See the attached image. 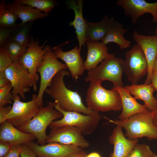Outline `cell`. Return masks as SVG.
Masks as SVG:
<instances>
[{"label": "cell", "mask_w": 157, "mask_h": 157, "mask_svg": "<svg viewBox=\"0 0 157 157\" xmlns=\"http://www.w3.org/2000/svg\"><path fill=\"white\" fill-rule=\"evenodd\" d=\"M70 74V72L65 69L59 72L53 78L45 92L54 100L55 104H57L64 110L100 117L98 112L90 110L84 105L81 97L77 92L66 87L64 77Z\"/></svg>", "instance_id": "6da1fadb"}, {"label": "cell", "mask_w": 157, "mask_h": 157, "mask_svg": "<svg viewBox=\"0 0 157 157\" xmlns=\"http://www.w3.org/2000/svg\"><path fill=\"white\" fill-rule=\"evenodd\" d=\"M90 82L85 98L89 109L98 113L122 109L121 97L117 89L113 87L110 90L106 89L100 81Z\"/></svg>", "instance_id": "7a4b0ae2"}, {"label": "cell", "mask_w": 157, "mask_h": 157, "mask_svg": "<svg viewBox=\"0 0 157 157\" xmlns=\"http://www.w3.org/2000/svg\"><path fill=\"white\" fill-rule=\"evenodd\" d=\"M108 121L123 128L126 137L130 140L144 137L149 140L157 139V128L153 121L152 111L148 110L144 113H138L126 119L113 120L104 117Z\"/></svg>", "instance_id": "3957f363"}, {"label": "cell", "mask_w": 157, "mask_h": 157, "mask_svg": "<svg viewBox=\"0 0 157 157\" xmlns=\"http://www.w3.org/2000/svg\"><path fill=\"white\" fill-rule=\"evenodd\" d=\"M46 106L40 108L34 117L26 124L17 128L21 131L34 135L39 145H45L47 127L55 120L62 118L63 114L55 108L53 103L48 102Z\"/></svg>", "instance_id": "277c9868"}, {"label": "cell", "mask_w": 157, "mask_h": 157, "mask_svg": "<svg viewBox=\"0 0 157 157\" xmlns=\"http://www.w3.org/2000/svg\"><path fill=\"white\" fill-rule=\"evenodd\" d=\"M124 60L116 57L113 54L108 57L98 66L88 71L85 82L104 81L112 82L113 85L123 86L122 77L124 71Z\"/></svg>", "instance_id": "5b68a950"}, {"label": "cell", "mask_w": 157, "mask_h": 157, "mask_svg": "<svg viewBox=\"0 0 157 157\" xmlns=\"http://www.w3.org/2000/svg\"><path fill=\"white\" fill-rule=\"evenodd\" d=\"M55 108L61 113L62 118L52 122L49 125L51 130L65 126H72L79 129L83 135L93 133L99 124L100 117L90 115H84L81 113L66 111L60 109L57 104L53 103Z\"/></svg>", "instance_id": "8992f818"}, {"label": "cell", "mask_w": 157, "mask_h": 157, "mask_svg": "<svg viewBox=\"0 0 157 157\" xmlns=\"http://www.w3.org/2000/svg\"><path fill=\"white\" fill-rule=\"evenodd\" d=\"M67 68L65 64L58 60L51 47L47 50L42 63L37 70V72L40 74V79L37 98V102L40 107L43 106L44 94L49 85L53 78L60 70H66Z\"/></svg>", "instance_id": "52a82bcc"}, {"label": "cell", "mask_w": 157, "mask_h": 157, "mask_svg": "<svg viewBox=\"0 0 157 157\" xmlns=\"http://www.w3.org/2000/svg\"><path fill=\"white\" fill-rule=\"evenodd\" d=\"M47 42V40L45 41L40 46L39 39L37 38L35 40L33 36H31L27 51L19 61V64L27 69L32 76L34 91H37V84L39 78L37 73V68L42 63L46 51L51 47L49 45H46Z\"/></svg>", "instance_id": "ba28073f"}, {"label": "cell", "mask_w": 157, "mask_h": 157, "mask_svg": "<svg viewBox=\"0 0 157 157\" xmlns=\"http://www.w3.org/2000/svg\"><path fill=\"white\" fill-rule=\"evenodd\" d=\"M37 95L35 94L32 95V100L27 102L20 101L19 95L13 98V106L6 117V120L10 122L17 128L27 124L41 107L37 102Z\"/></svg>", "instance_id": "9c48e42d"}, {"label": "cell", "mask_w": 157, "mask_h": 157, "mask_svg": "<svg viewBox=\"0 0 157 157\" xmlns=\"http://www.w3.org/2000/svg\"><path fill=\"white\" fill-rule=\"evenodd\" d=\"M124 72L128 81L136 84L147 75L148 65L144 54L137 44L125 53L124 60Z\"/></svg>", "instance_id": "30bf717a"}, {"label": "cell", "mask_w": 157, "mask_h": 157, "mask_svg": "<svg viewBox=\"0 0 157 157\" xmlns=\"http://www.w3.org/2000/svg\"><path fill=\"white\" fill-rule=\"evenodd\" d=\"M5 72L11 85L13 98L19 95L22 99H25V93L34 85L33 77L28 71L18 62H13Z\"/></svg>", "instance_id": "8fae6325"}, {"label": "cell", "mask_w": 157, "mask_h": 157, "mask_svg": "<svg viewBox=\"0 0 157 157\" xmlns=\"http://www.w3.org/2000/svg\"><path fill=\"white\" fill-rule=\"evenodd\" d=\"M46 143L58 142L73 145L83 149L88 147L90 142L84 138L80 130L74 126H65L51 130Z\"/></svg>", "instance_id": "7c38bea8"}, {"label": "cell", "mask_w": 157, "mask_h": 157, "mask_svg": "<svg viewBox=\"0 0 157 157\" xmlns=\"http://www.w3.org/2000/svg\"><path fill=\"white\" fill-rule=\"evenodd\" d=\"M117 4L124 10L125 16L130 17L133 24L136 23L140 17L147 13L152 15L153 22H157V2L149 3L144 0H118Z\"/></svg>", "instance_id": "4fadbf2b"}, {"label": "cell", "mask_w": 157, "mask_h": 157, "mask_svg": "<svg viewBox=\"0 0 157 157\" xmlns=\"http://www.w3.org/2000/svg\"><path fill=\"white\" fill-rule=\"evenodd\" d=\"M38 156L40 157H65L83 148L74 145L51 142L41 145L34 141L25 144Z\"/></svg>", "instance_id": "5bb4252c"}, {"label": "cell", "mask_w": 157, "mask_h": 157, "mask_svg": "<svg viewBox=\"0 0 157 157\" xmlns=\"http://www.w3.org/2000/svg\"><path fill=\"white\" fill-rule=\"evenodd\" d=\"M133 38L142 51L148 65V73L144 83H151L153 68L157 56V35L147 36L140 34L134 31Z\"/></svg>", "instance_id": "9a60e30c"}, {"label": "cell", "mask_w": 157, "mask_h": 157, "mask_svg": "<svg viewBox=\"0 0 157 157\" xmlns=\"http://www.w3.org/2000/svg\"><path fill=\"white\" fill-rule=\"evenodd\" d=\"M57 58L63 60L68 68L73 78L77 80L82 75L85 70L83 59L81 56L78 48L76 46L73 49L68 51H63L60 46L52 48Z\"/></svg>", "instance_id": "2e32d148"}, {"label": "cell", "mask_w": 157, "mask_h": 157, "mask_svg": "<svg viewBox=\"0 0 157 157\" xmlns=\"http://www.w3.org/2000/svg\"><path fill=\"white\" fill-rule=\"evenodd\" d=\"M66 3L69 8L72 9L74 12V19L69 24L75 29L78 42V49L81 52L82 46L84 47L86 44L87 27L86 19H84L83 14V1L69 0L66 1Z\"/></svg>", "instance_id": "e0dca14e"}, {"label": "cell", "mask_w": 157, "mask_h": 157, "mask_svg": "<svg viewBox=\"0 0 157 157\" xmlns=\"http://www.w3.org/2000/svg\"><path fill=\"white\" fill-rule=\"evenodd\" d=\"M108 141L114 146L113 151L110 157H126L138 143V140L126 138L123 132L122 127L116 125L109 137Z\"/></svg>", "instance_id": "ac0fdd59"}, {"label": "cell", "mask_w": 157, "mask_h": 157, "mask_svg": "<svg viewBox=\"0 0 157 157\" xmlns=\"http://www.w3.org/2000/svg\"><path fill=\"white\" fill-rule=\"evenodd\" d=\"M113 87L117 90L121 98L122 110L118 117L119 120L126 119L132 115L145 112L148 110L144 104L138 103L123 86L113 84Z\"/></svg>", "instance_id": "d6986e66"}, {"label": "cell", "mask_w": 157, "mask_h": 157, "mask_svg": "<svg viewBox=\"0 0 157 157\" xmlns=\"http://www.w3.org/2000/svg\"><path fill=\"white\" fill-rule=\"evenodd\" d=\"M36 139L33 135L21 131L7 120L0 126V141H5L12 146L22 144Z\"/></svg>", "instance_id": "ffe728a7"}, {"label": "cell", "mask_w": 157, "mask_h": 157, "mask_svg": "<svg viewBox=\"0 0 157 157\" xmlns=\"http://www.w3.org/2000/svg\"><path fill=\"white\" fill-rule=\"evenodd\" d=\"M87 48L86 60L83 64L85 70L90 71L97 66L109 56L108 47L101 42H86Z\"/></svg>", "instance_id": "44dd1931"}, {"label": "cell", "mask_w": 157, "mask_h": 157, "mask_svg": "<svg viewBox=\"0 0 157 157\" xmlns=\"http://www.w3.org/2000/svg\"><path fill=\"white\" fill-rule=\"evenodd\" d=\"M124 87L133 95L136 100H142L148 110L153 111L157 110V99L153 96L155 90L151 84H132Z\"/></svg>", "instance_id": "7402d4cb"}, {"label": "cell", "mask_w": 157, "mask_h": 157, "mask_svg": "<svg viewBox=\"0 0 157 157\" xmlns=\"http://www.w3.org/2000/svg\"><path fill=\"white\" fill-rule=\"evenodd\" d=\"M115 20L114 17L109 18L107 15L97 22H90L86 19V42H96L101 41Z\"/></svg>", "instance_id": "603a6c76"}, {"label": "cell", "mask_w": 157, "mask_h": 157, "mask_svg": "<svg viewBox=\"0 0 157 157\" xmlns=\"http://www.w3.org/2000/svg\"><path fill=\"white\" fill-rule=\"evenodd\" d=\"M7 7L13 12L21 20L18 27L27 23L39 19L45 18L49 15L42 12L29 6L17 3L15 1L11 3L6 4Z\"/></svg>", "instance_id": "cb8c5ba5"}, {"label": "cell", "mask_w": 157, "mask_h": 157, "mask_svg": "<svg viewBox=\"0 0 157 157\" xmlns=\"http://www.w3.org/2000/svg\"><path fill=\"white\" fill-rule=\"evenodd\" d=\"M127 31L128 30L124 28L122 23L115 20L101 42L106 45L110 42L116 43L121 49L128 48L131 42L124 37Z\"/></svg>", "instance_id": "d4e9b609"}, {"label": "cell", "mask_w": 157, "mask_h": 157, "mask_svg": "<svg viewBox=\"0 0 157 157\" xmlns=\"http://www.w3.org/2000/svg\"><path fill=\"white\" fill-rule=\"evenodd\" d=\"M3 0L0 3V27L13 28L18 27V24L16 23L19 18L12 10L6 6Z\"/></svg>", "instance_id": "484cf974"}, {"label": "cell", "mask_w": 157, "mask_h": 157, "mask_svg": "<svg viewBox=\"0 0 157 157\" xmlns=\"http://www.w3.org/2000/svg\"><path fill=\"white\" fill-rule=\"evenodd\" d=\"M34 22H29L18 27L9 40L15 41L23 46L27 47L31 37L30 36V33Z\"/></svg>", "instance_id": "4316f807"}, {"label": "cell", "mask_w": 157, "mask_h": 157, "mask_svg": "<svg viewBox=\"0 0 157 157\" xmlns=\"http://www.w3.org/2000/svg\"><path fill=\"white\" fill-rule=\"evenodd\" d=\"M16 2L26 5L48 14L58 4L54 0H16Z\"/></svg>", "instance_id": "83f0119b"}, {"label": "cell", "mask_w": 157, "mask_h": 157, "mask_svg": "<svg viewBox=\"0 0 157 157\" xmlns=\"http://www.w3.org/2000/svg\"><path fill=\"white\" fill-rule=\"evenodd\" d=\"M11 56L13 62H19L20 58L26 51L27 47L23 46L18 42L8 40L3 47Z\"/></svg>", "instance_id": "f1b7e54d"}, {"label": "cell", "mask_w": 157, "mask_h": 157, "mask_svg": "<svg viewBox=\"0 0 157 157\" xmlns=\"http://www.w3.org/2000/svg\"><path fill=\"white\" fill-rule=\"evenodd\" d=\"M153 153L147 145L137 143L126 157H153Z\"/></svg>", "instance_id": "f546056e"}, {"label": "cell", "mask_w": 157, "mask_h": 157, "mask_svg": "<svg viewBox=\"0 0 157 157\" xmlns=\"http://www.w3.org/2000/svg\"><path fill=\"white\" fill-rule=\"evenodd\" d=\"M12 89L11 83L7 86L0 88V107L12 104L13 97L10 92Z\"/></svg>", "instance_id": "4dcf8cb0"}, {"label": "cell", "mask_w": 157, "mask_h": 157, "mask_svg": "<svg viewBox=\"0 0 157 157\" xmlns=\"http://www.w3.org/2000/svg\"><path fill=\"white\" fill-rule=\"evenodd\" d=\"M13 63L11 56L6 49L0 48V72L5 71Z\"/></svg>", "instance_id": "1f68e13d"}, {"label": "cell", "mask_w": 157, "mask_h": 157, "mask_svg": "<svg viewBox=\"0 0 157 157\" xmlns=\"http://www.w3.org/2000/svg\"><path fill=\"white\" fill-rule=\"evenodd\" d=\"M17 28H10L0 27V48L4 47Z\"/></svg>", "instance_id": "d6a6232c"}, {"label": "cell", "mask_w": 157, "mask_h": 157, "mask_svg": "<svg viewBox=\"0 0 157 157\" xmlns=\"http://www.w3.org/2000/svg\"><path fill=\"white\" fill-rule=\"evenodd\" d=\"M22 144L13 145L9 152L3 157H21Z\"/></svg>", "instance_id": "836d02e7"}, {"label": "cell", "mask_w": 157, "mask_h": 157, "mask_svg": "<svg viewBox=\"0 0 157 157\" xmlns=\"http://www.w3.org/2000/svg\"><path fill=\"white\" fill-rule=\"evenodd\" d=\"M12 106L10 105L0 107V124L6 121L7 115L11 110Z\"/></svg>", "instance_id": "e575fe53"}, {"label": "cell", "mask_w": 157, "mask_h": 157, "mask_svg": "<svg viewBox=\"0 0 157 157\" xmlns=\"http://www.w3.org/2000/svg\"><path fill=\"white\" fill-rule=\"evenodd\" d=\"M12 145L5 141H0V157H3L10 149Z\"/></svg>", "instance_id": "d590c367"}, {"label": "cell", "mask_w": 157, "mask_h": 157, "mask_svg": "<svg viewBox=\"0 0 157 157\" xmlns=\"http://www.w3.org/2000/svg\"><path fill=\"white\" fill-rule=\"evenodd\" d=\"M21 157H37L35 154L25 144H22Z\"/></svg>", "instance_id": "8d00e7d4"}, {"label": "cell", "mask_w": 157, "mask_h": 157, "mask_svg": "<svg viewBox=\"0 0 157 157\" xmlns=\"http://www.w3.org/2000/svg\"><path fill=\"white\" fill-rule=\"evenodd\" d=\"M10 83L7 78L5 71L0 72V88L7 86Z\"/></svg>", "instance_id": "74e56055"}, {"label": "cell", "mask_w": 157, "mask_h": 157, "mask_svg": "<svg viewBox=\"0 0 157 157\" xmlns=\"http://www.w3.org/2000/svg\"><path fill=\"white\" fill-rule=\"evenodd\" d=\"M86 152L83 149L81 150L72 153L65 157H87Z\"/></svg>", "instance_id": "f35d334b"}, {"label": "cell", "mask_w": 157, "mask_h": 157, "mask_svg": "<svg viewBox=\"0 0 157 157\" xmlns=\"http://www.w3.org/2000/svg\"><path fill=\"white\" fill-rule=\"evenodd\" d=\"M151 84L155 91L157 92V72L153 73ZM156 96L157 97V94Z\"/></svg>", "instance_id": "ab89813d"}, {"label": "cell", "mask_w": 157, "mask_h": 157, "mask_svg": "<svg viewBox=\"0 0 157 157\" xmlns=\"http://www.w3.org/2000/svg\"><path fill=\"white\" fill-rule=\"evenodd\" d=\"M152 117L153 123L157 128V110L152 111Z\"/></svg>", "instance_id": "60d3db41"}, {"label": "cell", "mask_w": 157, "mask_h": 157, "mask_svg": "<svg viewBox=\"0 0 157 157\" xmlns=\"http://www.w3.org/2000/svg\"><path fill=\"white\" fill-rule=\"evenodd\" d=\"M87 157H101L100 154L97 152H93L88 154Z\"/></svg>", "instance_id": "b9f144b4"}, {"label": "cell", "mask_w": 157, "mask_h": 157, "mask_svg": "<svg viewBox=\"0 0 157 157\" xmlns=\"http://www.w3.org/2000/svg\"><path fill=\"white\" fill-rule=\"evenodd\" d=\"M157 72V56L154 62L153 68V73Z\"/></svg>", "instance_id": "7bdbcfd3"}, {"label": "cell", "mask_w": 157, "mask_h": 157, "mask_svg": "<svg viewBox=\"0 0 157 157\" xmlns=\"http://www.w3.org/2000/svg\"><path fill=\"white\" fill-rule=\"evenodd\" d=\"M153 157H157V155L154 152Z\"/></svg>", "instance_id": "ee69618b"}, {"label": "cell", "mask_w": 157, "mask_h": 157, "mask_svg": "<svg viewBox=\"0 0 157 157\" xmlns=\"http://www.w3.org/2000/svg\"><path fill=\"white\" fill-rule=\"evenodd\" d=\"M155 32L156 35H157V28H156V29Z\"/></svg>", "instance_id": "f6af8a7d"}, {"label": "cell", "mask_w": 157, "mask_h": 157, "mask_svg": "<svg viewBox=\"0 0 157 157\" xmlns=\"http://www.w3.org/2000/svg\"><path fill=\"white\" fill-rule=\"evenodd\" d=\"M37 157H39V156H37Z\"/></svg>", "instance_id": "bcb514c9"}, {"label": "cell", "mask_w": 157, "mask_h": 157, "mask_svg": "<svg viewBox=\"0 0 157 157\" xmlns=\"http://www.w3.org/2000/svg\"><path fill=\"white\" fill-rule=\"evenodd\" d=\"M156 28H157V27Z\"/></svg>", "instance_id": "7dc6e473"}]
</instances>
